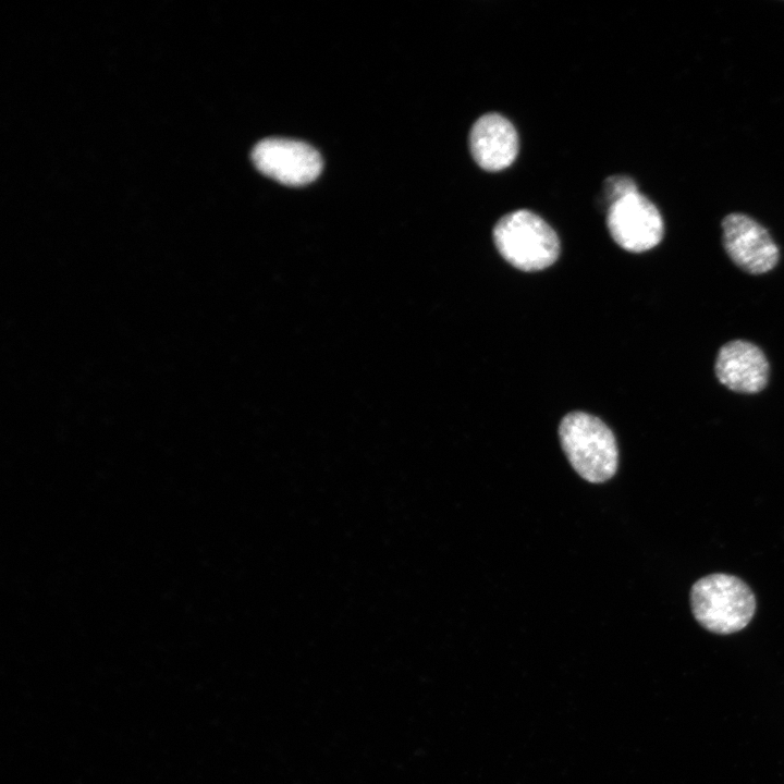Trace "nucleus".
Segmentation results:
<instances>
[{"instance_id":"f257e3e1","label":"nucleus","mask_w":784,"mask_h":784,"mask_svg":"<svg viewBox=\"0 0 784 784\" xmlns=\"http://www.w3.org/2000/svg\"><path fill=\"white\" fill-rule=\"evenodd\" d=\"M696 621L707 630L728 635L744 629L756 612V597L740 578L715 573L698 579L690 589Z\"/></svg>"},{"instance_id":"f03ea898","label":"nucleus","mask_w":784,"mask_h":784,"mask_svg":"<svg viewBox=\"0 0 784 784\" xmlns=\"http://www.w3.org/2000/svg\"><path fill=\"white\" fill-rule=\"evenodd\" d=\"M559 437L567 460L585 480L600 483L616 473V441L599 418L583 412L569 413L560 424Z\"/></svg>"},{"instance_id":"7ed1b4c3","label":"nucleus","mask_w":784,"mask_h":784,"mask_svg":"<svg viewBox=\"0 0 784 784\" xmlns=\"http://www.w3.org/2000/svg\"><path fill=\"white\" fill-rule=\"evenodd\" d=\"M493 241L501 256L523 271H538L559 257L560 242L554 230L539 216L519 209L503 216L493 228Z\"/></svg>"},{"instance_id":"20e7f679","label":"nucleus","mask_w":784,"mask_h":784,"mask_svg":"<svg viewBox=\"0 0 784 784\" xmlns=\"http://www.w3.org/2000/svg\"><path fill=\"white\" fill-rule=\"evenodd\" d=\"M612 238L625 250L642 253L663 238L664 223L657 206L641 193H630L608 208Z\"/></svg>"},{"instance_id":"39448f33","label":"nucleus","mask_w":784,"mask_h":784,"mask_svg":"<svg viewBox=\"0 0 784 784\" xmlns=\"http://www.w3.org/2000/svg\"><path fill=\"white\" fill-rule=\"evenodd\" d=\"M255 167L274 181L302 186L315 181L322 170L320 154L310 145L286 138H266L252 151Z\"/></svg>"},{"instance_id":"423d86ee","label":"nucleus","mask_w":784,"mask_h":784,"mask_svg":"<svg viewBox=\"0 0 784 784\" xmlns=\"http://www.w3.org/2000/svg\"><path fill=\"white\" fill-rule=\"evenodd\" d=\"M723 247L750 274H763L779 262L780 250L767 229L751 217L733 212L722 220Z\"/></svg>"},{"instance_id":"0eeeda50","label":"nucleus","mask_w":784,"mask_h":784,"mask_svg":"<svg viewBox=\"0 0 784 784\" xmlns=\"http://www.w3.org/2000/svg\"><path fill=\"white\" fill-rule=\"evenodd\" d=\"M714 372L728 390L752 394L768 384L770 366L760 347L745 340H733L719 350Z\"/></svg>"},{"instance_id":"6e6552de","label":"nucleus","mask_w":784,"mask_h":784,"mask_svg":"<svg viewBox=\"0 0 784 784\" xmlns=\"http://www.w3.org/2000/svg\"><path fill=\"white\" fill-rule=\"evenodd\" d=\"M469 149L475 162L486 171H500L513 163L518 154V135L502 114L490 112L473 124Z\"/></svg>"},{"instance_id":"1a4fd4ad","label":"nucleus","mask_w":784,"mask_h":784,"mask_svg":"<svg viewBox=\"0 0 784 784\" xmlns=\"http://www.w3.org/2000/svg\"><path fill=\"white\" fill-rule=\"evenodd\" d=\"M637 191L636 183L627 176L615 175L605 181L604 192L609 207L620 198Z\"/></svg>"}]
</instances>
